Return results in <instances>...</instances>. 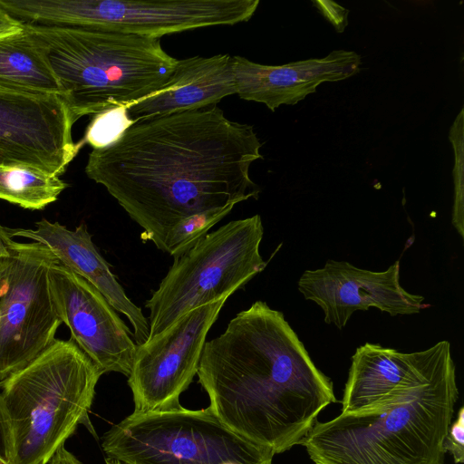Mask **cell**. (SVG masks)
I'll return each mask as SVG.
<instances>
[{"mask_svg":"<svg viewBox=\"0 0 464 464\" xmlns=\"http://www.w3.org/2000/svg\"><path fill=\"white\" fill-rule=\"evenodd\" d=\"M49 283L56 314L69 328L71 339L102 374L116 372L129 376L137 344L106 298L58 261L50 268Z\"/></svg>","mask_w":464,"mask_h":464,"instance_id":"cell-12","label":"cell"},{"mask_svg":"<svg viewBox=\"0 0 464 464\" xmlns=\"http://www.w3.org/2000/svg\"><path fill=\"white\" fill-rule=\"evenodd\" d=\"M13 241L7 228L0 225V258H5L9 256V249Z\"/></svg>","mask_w":464,"mask_h":464,"instance_id":"cell-28","label":"cell"},{"mask_svg":"<svg viewBox=\"0 0 464 464\" xmlns=\"http://www.w3.org/2000/svg\"><path fill=\"white\" fill-rule=\"evenodd\" d=\"M443 449L450 452L455 463L464 462V408L458 411L456 420L450 425L444 439Z\"/></svg>","mask_w":464,"mask_h":464,"instance_id":"cell-23","label":"cell"},{"mask_svg":"<svg viewBox=\"0 0 464 464\" xmlns=\"http://www.w3.org/2000/svg\"><path fill=\"white\" fill-rule=\"evenodd\" d=\"M318 11L328 20L338 33L343 32L348 24L349 10L332 1H313Z\"/></svg>","mask_w":464,"mask_h":464,"instance_id":"cell-24","label":"cell"},{"mask_svg":"<svg viewBox=\"0 0 464 464\" xmlns=\"http://www.w3.org/2000/svg\"><path fill=\"white\" fill-rule=\"evenodd\" d=\"M43 50L74 121L160 90L178 59L160 38L97 29L23 24Z\"/></svg>","mask_w":464,"mask_h":464,"instance_id":"cell-4","label":"cell"},{"mask_svg":"<svg viewBox=\"0 0 464 464\" xmlns=\"http://www.w3.org/2000/svg\"><path fill=\"white\" fill-rule=\"evenodd\" d=\"M0 458L14 464L12 433L8 416L0 394Z\"/></svg>","mask_w":464,"mask_h":464,"instance_id":"cell-25","label":"cell"},{"mask_svg":"<svg viewBox=\"0 0 464 464\" xmlns=\"http://www.w3.org/2000/svg\"><path fill=\"white\" fill-rule=\"evenodd\" d=\"M105 461H106V464H128L126 462H123L121 460H119V459H116L113 458H110V457H107L105 459Z\"/></svg>","mask_w":464,"mask_h":464,"instance_id":"cell-29","label":"cell"},{"mask_svg":"<svg viewBox=\"0 0 464 464\" xmlns=\"http://www.w3.org/2000/svg\"><path fill=\"white\" fill-rule=\"evenodd\" d=\"M23 24L0 8V37L20 31Z\"/></svg>","mask_w":464,"mask_h":464,"instance_id":"cell-26","label":"cell"},{"mask_svg":"<svg viewBox=\"0 0 464 464\" xmlns=\"http://www.w3.org/2000/svg\"><path fill=\"white\" fill-rule=\"evenodd\" d=\"M197 374L215 416L275 454L301 444L318 414L336 401L332 381L284 314L264 301L205 343Z\"/></svg>","mask_w":464,"mask_h":464,"instance_id":"cell-2","label":"cell"},{"mask_svg":"<svg viewBox=\"0 0 464 464\" xmlns=\"http://www.w3.org/2000/svg\"><path fill=\"white\" fill-rule=\"evenodd\" d=\"M0 91L27 95L62 94L43 50L24 26L0 37Z\"/></svg>","mask_w":464,"mask_h":464,"instance_id":"cell-18","label":"cell"},{"mask_svg":"<svg viewBox=\"0 0 464 464\" xmlns=\"http://www.w3.org/2000/svg\"><path fill=\"white\" fill-rule=\"evenodd\" d=\"M74 123L59 95L0 91V165H26L60 177L83 146L72 140Z\"/></svg>","mask_w":464,"mask_h":464,"instance_id":"cell-11","label":"cell"},{"mask_svg":"<svg viewBox=\"0 0 464 464\" xmlns=\"http://www.w3.org/2000/svg\"><path fill=\"white\" fill-rule=\"evenodd\" d=\"M464 109L462 108L450 129L449 140L454 150V202L452 225L464 237Z\"/></svg>","mask_w":464,"mask_h":464,"instance_id":"cell-22","label":"cell"},{"mask_svg":"<svg viewBox=\"0 0 464 464\" xmlns=\"http://www.w3.org/2000/svg\"><path fill=\"white\" fill-rule=\"evenodd\" d=\"M458 397L450 356L377 404L315 421L301 445L314 464H444Z\"/></svg>","mask_w":464,"mask_h":464,"instance_id":"cell-3","label":"cell"},{"mask_svg":"<svg viewBox=\"0 0 464 464\" xmlns=\"http://www.w3.org/2000/svg\"><path fill=\"white\" fill-rule=\"evenodd\" d=\"M231 58L217 54L178 60L172 75L160 90L127 106L129 117L138 121L198 110L237 94Z\"/></svg>","mask_w":464,"mask_h":464,"instance_id":"cell-17","label":"cell"},{"mask_svg":"<svg viewBox=\"0 0 464 464\" xmlns=\"http://www.w3.org/2000/svg\"><path fill=\"white\" fill-rule=\"evenodd\" d=\"M48 464H82L76 457L63 446L53 455Z\"/></svg>","mask_w":464,"mask_h":464,"instance_id":"cell-27","label":"cell"},{"mask_svg":"<svg viewBox=\"0 0 464 464\" xmlns=\"http://www.w3.org/2000/svg\"><path fill=\"white\" fill-rule=\"evenodd\" d=\"M102 374L72 340L55 339L35 359L1 384L14 464H48L89 419Z\"/></svg>","mask_w":464,"mask_h":464,"instance_id":"cell-5","label":"cell"},{"mask_svg":"<svg viewBox=\"0 0 464 464\" xmlns=\"http://www.w3.org/2000/svg\"><path fill=\"white\" fill-rule=\"evenodd\" d=\"M4 277H3V259L0 258V294L3 287Z\"/></svg>","mask_w":464,"mask_h":464,"instance_id":"cell-30","label":"cell"},{"mask_svg":"<svg viewBox=\"0 0 464 464\" xmlns=\"http://www.w3.org/2000/svg\"><path fill=\"white\" fill-rule=\"evenodd\" d=\"M263 235L257 214L232 220L174 259L159 288L145 303L150 309L148 340L189 311L228 298L262 272L266 266L259 252Z\"/></svg>","mask_w":464,"mask_h":464,"instance_id":"cell-7","label":"cell"},{"mask_svg":"<svg viewBox=\"0 0 464 464\" xmlns=\"http://www.w3.org/2000/svg\"><path fill=\"white\" fill-rule=\"evenodd\" d=\"M134 122L126 106L110 108L92 116L82 142L92 149L107 148L119 140Z\"/></svg>","mask_w":464,"mask_h":464,"instance_id":"cell-21","label":"cell"},{"mask_svg":"<svg viewBox=\"0 0 464 464\" xmlns=\"http://www.w3.org/2000/svg\"><path fill=\"white\" fill-rule=\"evenodd\" d=\"M303 296L324 312V322L343 329L353 314L371 307L392 316L418 314L424 297L400 284V262L385 271L359 268L346 261L328 260L322 268L305 270L297 282Z\"/></svg>","mask_w":464,"mask_h":464,"instance_id":"cell-13","label":"cell"},{"mask_svg":"<svg viewBox=\"0 0 464 464\" xmlns=\"http://www.w3.org/2000/svg\"><path fill=\"white\" fill-rule=\"evenodd\" d=\"M227 299L189 311L164 332L137 345L128 376L135 411L181 407L180 394L198 372L207 334Z\"/></svg>","mask_w":464,"mask_h":464,"instance_id":"cell-10","label":"cell"},{"mask_svg":"<svg viewBox=\"0 0 464 464\" xmlns=\"http://www.w3.org/2000/svg\"><path fill=\"white\" fill-rule=\"evenodd\" d=\"M0 464H10V463H7L6 461H5L4 459H2L0 458Z\"/></svg>","mask_w":464,"mask_h":464,"instance_id":"cell-31","label":"cell"},{"mask_svg":"<svg viewBox=\"0 0 464 464\" xmlns=\"http://www.w3.org/2000/svg\"><path fill=\"white\" fill-rule=\"evenodd\" d=\"M261 147L252 125L213 105L135 121L114 144L92 149L85 173L166 252L181 219L258 198L249 170Z\"/></svg>","mask_w":464,"mask_h":464,"instance_id":"cell-1","label":"cell"},{"mask_svg":"<svg viewBox=\"0 0 464 464\" xmlns=\"http://www.w3.org/2000/svg\"><path fill=\"white\" fill-rule=\"evenodd\" d=\"M450 356L448 341L413 353L378 343L359 346L352 356L341 412H355L377 404L397 390L426 379Z\"/></svg>","mask_w":464,"mask_h":464,"instance_id":"cell-15","label":"cell"},{"mask_svg":"<svg viewBox=\"0 0 464 464\" xmlns=\"http://www.w3.org/2000/svg\"><path fill=\"white\" fill-rule=\"evenodd\" d=\"M258 5V0H0V8L23 24L153 38L246 22Z\"/></svg>","mask_w":464,"mask_h":464,"instance_id":"cell-6","label":"cell"},{"mask_svg":"<svg viewBox=\"0 0 464 464\" xmlns=\"http://www.w3.org/2000/svg\"><path fill=\"white\" fill-rule=\"evenodd\" d=\"M69 185L55 174L26 165H0V199L40 210L56 201Z\"/></svg>","mask_w":464,"mask_h":464,"instance_id":"cell-19","label":"cell"},{"mask_svg":"<svg viewBox=\"0 0 464 464\" xmlns=\"http://www.w3.org/2000/svg\"><path fill=\"white\" fill-rule=\"evenodd\" d=\"M102 447L128 464H272L275 455L225 426L209 407L134 411L104 433Z\"/></svg>","mask_w":464,"mask_h":464,"instance_id":"cell-8","label":"cell"},{"mask_svg":"<svg viewBox=\"0 0 464 464\" xmlns=\"http://www.w3.org/2000/svg\"><path fill=\"white\" fill-rule=\"evenodd\" d=\"M235 205L210 208L188 216L171 228L166 239V252L179 258L196 245L208 231L226 216Z\"/></svg>","mask_w":464,"mask_h":464,"instance_id":"cell-20","label":"cell"},{"mask_svg":"<svg viewBox=\"0 0 464 464\" xmlns=\"http://www.w3.org/2000/svg\"><path fill=\"white\" fill-rule=\"evenodd\" d=\"M9 252L2 258L0 384L50 346L62 324L49 283L55 257L32 241H13Z\"/></svg>","mask_w":464,"mask_h":464,"instance_id":"cell-9","label":"cell"},{"mask_svg":"<svg viewBox=\"0 0 464 464\" xmlns=\"http://www.w3.org/2000/svg\"><path fill=\"white\" fill-rule=\"evenodd\" d=\"M10 237L27 238L47 247L59 264L67 267L93 285L118 312L129 319L133 327L137 345L147 342L150 334L148 319L140 308L127 296L102 256L84 223L71 230L59 222L42 218L34 228H7Z\"/></svg>","mask_w":464,"mask_h":464,"instance_id":"cell-16","label":"cell"},{"mask_svg":"<svg viewBox=\"0 0 464 464\" xmlns=\"http://www.w3.org/2000/svg\"><path fill=\"white\" fill-rule=\"evenodd\" d=\"M231 61L237 94L243 100L264 103L272 111L283 104H296L323 82L357 74L362 65L358 53L345 50L283 65L260 64L239 55L232 56Z\"/></svg>","mask_w":464,"mask_h":464,"instance_id":"cell-14","label":"cell"}]
</instances>
